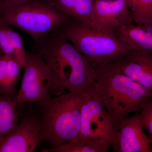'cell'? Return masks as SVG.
Returning a JSON list of instances; mask_svg holds the SVG:
<instances>
[{"label": "cell", "mask_w": 152, "mask_h": 152, "mask_svg": "<svg viewBox=\"0 0 152 152\" xmlns=\"http://www.w3.org/2000/svg\"><path fill=\"white\" fill-rule=\"evenodd\" d=\"M34 42L35 53L51 75L50 93L58 96L66 91L86 93L92 88L96 74L91 63L56 30Z\"/></svg>", "instance_id": "6da1fadb"}, {"label": "cell", "mask_w": 152, "mask_h": 152, "mask_svg": "<svg viewBox=\"0 0 152 152\" xmlns=\"http://www.w3.org/2000/svg\"><path fill=\"white\" fill-rule=\"evenodd\" d=\"M92 65L96 82L86 93L102 104L118 124L131 113H139L152 97V91L117 72L110 64Z\"/></svg>", "instance_id": "7a4b0ae2"}, {"label": "cell", "mask_w": 152, "mask_h": 152, "mask_svg": "<svg viewBox=\"0 0 152 152\" xmlns=\"http://www.w3.org/2000/svg\"><path fill=\"white\" fill-rule=\"evenodd\" d=\"M86 95L83 92H69L53 98L50 93L36 104L42 109L44 141L50 142L51 145H58L77 137Z\"/></svg>", "instance_id": "3957f363"}, {"label": "cell", "mask_w": 152, "mask_h": 152, "mask_svg": "<svg viewBox=\"0 0 152 152\" xmlns=\"http://www.w3.org/2000/svg\"><path fill=\"white\" fill-rule=\"evenodd\" d=\"M56 31L93 64H110L134 50L115 34L96 29L73 18Z\"/></svg>", "instance_id": "277c9868"}, {"label": "cell", "mask_w": 152, "mask_h": 152, "mask_svg": "<svg viewBox=\"0 0 152 152\" xmlns=\"http://www.w3.org/2000/svg\"><path fill=\"white\" fill-rule=\"evenodd\" d=\"M0 18L10 26L27 33L37 41L56 30L72 18L60 12L46 0H28Z\"/></svg>", "instance_id": "5b68a950"}, {"label": "cell", "mask_w": 152, "mask_h": 152, "mask_svg": "<svg viewBox=\"0 0 152 152\" xmlns=\"http://www.w3.org/2000/svg\"><path fill=\"white\" fill-rule=\"evenodd\" d=\"M119 125L94 96L86 93L82 108L80 129L77 138L96 139L113 148Z\"/></svg>", "instance_id": "8992f818"}, {"label": "cell", "mask_w": 152, "mask_h": 152, "mask_svg": "<svg viewBox=\"0 0 152 152\" xmlns=\"http://www.w3.org/2000/svg\"><path fill=\"white\" fill-rule=\"evenodd\" d=\"M23 69L16 102L18 104H37L50 93V73L42 58L36 53H27Z\"/></svg>", "instance_id": "52a82bcc"}, {"label": "cell", "mask_w": 152, "mask_h": 152, "mask_svg": "<svg viewBox=\"0 0 152 152\" xmlns=\"http://www.w3.org/2000/svg\"><path fill=\"white\" fill-rule=\"evenodd\" d=\"M44 141L41 118L28 115L0 140V152H33Z\"/></svg>", "instance_id": "ba28073f"}, {"label": "cell", "mask_w": 152, "mask_h": 152, "mask_svg": "<svg viewBox=\"0 0 152 152\" xmlns=\"http://www.w3.org/2000/svg\"><path fill=\"white\" fill-rule=\"evenodd\" d=\"M134 23L126 0H94L91 26L113 33L125 25Z\"/></svg>", "instance_id": "9c48e42d"}, {"label": "cell", "mask_w": 152, "mask_h": 152, "mask_svg": "<svg viewBox=\"0 0 152 152\" xmlns=\"http://www.w3.org/2000/svg\"><path fill=\"white\" fill-rule=\"evenodd\" d=\"M151 144L137 113L120 121L113 149L115 152H152Z\"/></svg>", "instance_id": "30bf717a"}, {"label": "cell", "mask_w": 152, "mask_h": 152, "mask_svg": "<svg viewBox=\"0 0 152 152\" xmlns=\"http://www.w3.org/2000/svg\"><path fill=\"white\" fill-rule=\"evenodd\" d=\"M109 64L117 72L152 91V53L134 50Z\"/></svg>", "instance_id": "8fae6325"}, {"label": "cell", "mask_w": 152, "mask_h": 152, "mask_svg": "<svg viewBox=\"0 0 152 152\" xmlns=\"http://www.w3.org/2000/svg\"><path fill=\"white\" fill-rule=\"evenodd\" d=\"M115 34L120 41L134 50L152 53V27L134 23L123 26Z\"/></svg>", "instance_id": "7c38bea8"}, {"label": "cell", "mask_w": 152, "mask_h": 152, "mask_svg": "<svg viewBox=\"0 0 152 152\" xmlns=\"http://www.w3.org/2000/svg\"><path fill=\"white\" fill-rule=\"evenodd\" d=\"M110 145L107 142L96 139L76 138L72 140L58 145H51L45 152H107Z\"/></svg>", "instance_id": "4fadbf2b"}, {"label": "cell", "mask_w": 152, "mask_h": 152, "mask_svg": "<svg viewBox=\"0 0 152 152\" xmlns=\"http://www.w3.org/2000/svg\"><path fill=\"white\" fill-rule=\"evenodd\" d=\"M19 119L16 102L0 95V140L16 129Z\"/></svg>", "instance_id": "5bb4252c"}, {"label": "cell", "mask_w": 152, "mask_h": 152, "mask_svg": "<svg viewBox=\"0 0 152 152\" xmlns=\"http://www.w3.org/2000/svg\"><path fill=\"white\" fill-rule=\"evenodd\" d=\"M136 24L152 27V0H126Z\"/></svg>", "instance_id": "9a60e30c"}, {"label": "cell", "mask_w": 152, "mask_h": 152, "mask_svg": "<svg viewBox=\"0 0 152 152\" xmlns=\"http://www.w3.org/2000/svg\"><path fill=\"white\" fill-rule=\"evenodd\" d=\"M94 0H75L72 18L91 26Z\"/></svg>", "instance_id": "2e32d148"}, {"label": "cell", "mask_w": 152, "mask_h": 152, "mask_svg": "<svg viewBox=\"0 0 152 152\" xmlns=\"http://www.w3.org/2000/svg\"><path fill=\"white\" fill-rule=\"evenodd\" d=\"M18 93L14 91L10 86L7 56L0 48V95L16 102Z\"/></svg>", "instance_id": "e0dca14e"}, {"label": "cell", "mask_w": 152, "mask_h": 152, "mask_svg": "<svg viewBox=\"0 0 152 152\" xmlns=\"http://www.w3.org/2000/svg\"><path fill=\"white\" fill-rule=\"evenodd\" d=\"M6 56L10 86L14 91L18 92L15 90V86L20 78V71L22 68L20 64L13 58L7 55Z\"/></svg>", "instance_id": "ac0fdd59"}, {"label": "cell", "mask_w": 152, "mask_h": 152, "mask_svg": "<svg viewBox=\"0 0 152 152\" xmlns=\"http://www.w3.org/2000/svg\"><path fill=\"white\" fill-rule=\"evenodd\" d=\"M139 116L144 129L148 133L152 144V97L144 105L139 113Z\"/></svg>", "instance_id": "d6986e66"}, {"label": "cell", "mask_w": 152, "mask_h": 152, "mask_svg": "<svg viewBox=\"0 0 152 152\" xmlns=\"http://www.w3.org/2000/svg\"><path fill=\"white\" fill-rule=\"evenodd\" d=\"M9 26L0 18V48L5 54L13 58V51L8 32Z\"/></svg>", "instance_id": "ffe728a7"}, {"label": "cell", "mask_w": 152, "mask_h": 152, "mask_svg": "<svg viewBox=\"0 0 152 152\" xmlns=\"http://www.w3.org/2000/svg\"><path fill=\"white\" fill-rule=\"evenodd\" d=\"M46 1L58 10L72 18L75 0H46Z\"/></svg>", "instance_id": "44dd1931"}, {"label": "cell", "mask_w": 152, "mask_h": 152, "mask_svg": "<svg viewBox=\"0 0 152 152\" xmlns=\"http://www.w3.org/2000/svg\"><path fill=\"white\" fill-rule=\"evenodd\" d=\"M28 0H0V14L5 13L27 1Z\"/></svg>", "instance_id": "7402d4cb"}]
</instances>
